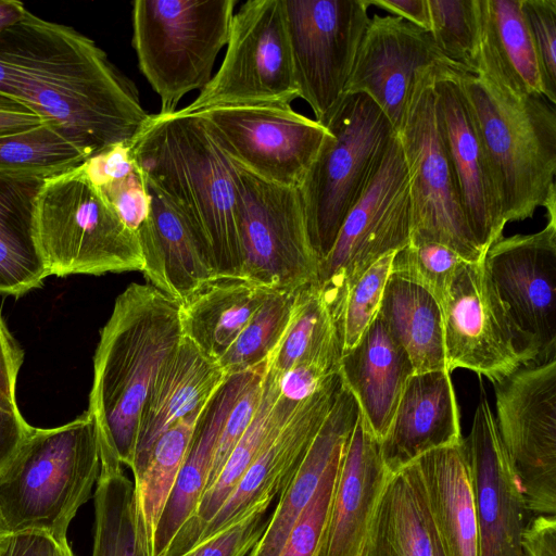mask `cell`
<instances>
[{"label": "cell", "instance_id": "cell-11", "mask_svg": "<svg viewBox=\"0 0 556 556\" xmlns=\"http://www.w3.org/2000/svg\"><path fill=\"white\" fill-rule=\"evenodd\" d=\"M299 98L282 0H249L233 13L226 53L199 96L179 111L283 104Z\"/></svg>", "mask_w": 556, "mask_h": 556}, {"label": "cell", "instance_id": "cell-2", "mask_svg": "<svg viewBox=\"0 0 556 556\" xmlns=\"http://www.w3.org/2000/svg\"><path fill=\"white\" fill-rule=\"evenodd\" d=\"M129 149L142 175L191 228L216 279L241 278L235 165L200 119L179 110L150 114Z\"/></svg>", "mask_w": 556, "mask_h": 556}, {"label": "cell", "instance_id": "cell-23", "mask_svg": "<svg viewBox=\"0 0 556 556\" xmlns=\"http://www.w3.org/2000/svg\"><path fill=\"white\" fill-rule=\"evenodd\" d=\"M463 439L451 372H418L406 383L380 452L387 469L395 473L421 455Z\"/></svg>", "mask_w": 556, "mask_h": 556}, {"label": "cell", "instance_id": "cell-36", "mask_svg": "<svg viewBox=\"0 0 556 556\" xmlns=\"http://www.w3.org/2000/svg\"><path fill=\"white\" fill-rule=\"evenodd\" d=\"M91 556H152L134 481L118 462L101 463Z\"/></svg>", "mask_w": 556, "mask_h": 556}, {"label": "cell", "instance_id": "cell-8", "mask_svg": "<svg viewBox=\"0 0 556 556\" xmlns=\"http://www.w3.org/2000/svg\"><path fill=\"white\" fill-rule=\"evenodd\" d=\"M236 0H136L132 47L140 72L161 99V112L211 80L226 47Z\"/></svg>", "mask_w": 556, "mask_h": 556}, {"label": "cell", "instance_id": "cell-30", "mask_svg": "<svg viewBox=\"0 0 556 556\" xmlns=\"http://www.w3.org/2000/svg\"><path fill=\"white\" fill-rule=\"evenodd\" d=\"M299 403L285 399L278 374L266 366L255 415L238 441L216 480L203 493L195 513L184 523L162 556H181L193 547L203 527L216 514L264 446L292 415Z\"/></svg>", "mask_w": 556, "mask_h": 556}, {"label": "cell", "instance_id": "cell-35", "mask_svg": "<svg viewBox=\"0 0 556 556\" xmlns=\"http://www.w3.org/2000/svg\"><path fill=\"white\" fill-rule=\"evenodd\" d=\"M377 315L407 352L414 374L446 370L441 306L425 288L390 273Z\"/></svg>", "mask_w": 556, "mask_h": 556}, {"label": "cell", "instance_id": "cell-22", "mask_svg": "<svg viewBox=\"0 0 556 556\" xmlns=\"http://www.w3.org/2000/svg\"><path fill=\"white\" fill-rule=\"evenodd\" d=\"M392 473L361 414L338 470L318 556H365L370 523Z\"/></svg>", "mask_w": 556, "mask_h": 556}, {"label": "cell", "instance_id": "cell-45", "mask_svg": "<svg viewBox=\"0 0 556 556\" xmlns=\"http://www.w3.org/2000/svg\"><path fill=\"white\" fill-rule=\"evenodd\" d=\"M343 452L328 466L278 556H318Z\"/></svg>", "mask_w": 556, "mask_h": 556}, {"label": "cell", "instance_id": "cell-4", "mask_svg": "<svg viewBox=\"0 0 556 556\" xmlns=\"http://www.w3.org/2000/svg\"><path fill=\"white\" fill-rule=\"evenodd\" d=\"M507 223L556 198V111L543 96H517L481 72L457 68Z\"/></svg>", "mask_w": 556, "mask_h": 556}, {"label": "cell", "instance_id": "cell-7", "mask_svg": "<svg viewBox=\"0 0 556 556\" xmlns=\"http://www.w3.org/2000/svg\"><path fill=\"white\" fill-rule=\"evenodd\" d=\"M323 125L329 135L298 187L319 263L333 247L345 217L396 132L381 109L364 93L344 94Z\"/></svg>", "mask_w": 556, "mask_h": 556}, {"label": "cell", "instance_id": "cell-52", "mask_svg": "<svg viewBox=\"0 0 556 556\" xmlns=\"http://www.w3.org/2000/svg\"><path fill=\"white\" fill-rule=\"evenodd\" d=\"M525 556H556L555 515H536L522 532Z\"/></svg>", "mask_w": 556, "mask_h": 556}, {"label": "cell", "instance_id": "cell-24", "mask_svg": "<svg viewBox=\"0 0 556 556\" xmlns=\"http://www.w3.org/2000/svg\"><path fill=\"white\" fill-rule=\"evenodd\" d=\"M227 378L216 361L182 336L142 409L130 467L134 481L140 477L156 440L181 418L203 409Z\"/></svg>", "mask_w": 556, "mask_h": 556}, {"label": "cell", "instance_id": "cell-29", "mask_svg": "<svg viewBox=\"0 0 556 556\" xmlns=\"http://www.w3.org/2000/svg\"><path fill=\"white\" fill-rule=\"evenodd\" d=\"M479 46L476 66L517 96H543L538 58L521 0H477Z\"/></svg>", "mask_w": 556, "mask_h": 556}, {"label": "cell", "instance_id": "cell-55", "mask_svg": "<svg viewBox=\"0 0 556 556\" xmlns=\"http://www.w3.org/2000/svg\"><path fill=\"white\" fill-rule=\"evenodd\" d=\"M367 3L369 7L375 5L389 11L393 16L401 17L424 30H430L428 0H367Z\"/></svg>", "mask_w": 556, "mask_h": 556}, {"label": "cell", "instance_id": "cell-33", "mask_svg": "<svg viewBox=\"0 0 556 556\" xmlns=\"http://www.w3.org/2000/svg\"><path fill=\"white\" fill-rule=\"evenodd\" d=\"M43 178L0 176V294L20 296L50 276L36 243L34 202Z\"/></svg>", "mask_w": 556, "mask_h": 556}, {"label": "cell", "instance_id": "cell-21", "mask_svg": "<svg viewBox=\"0 0 556 556\" xmlns=\"http://www.w3.org/2000/svg\"><path fill=\"white\" fill-rule=\"evenodd\" d=\"M342 388V377L338 371L314 394L298 404L203 527L193 547L241 520L261 502L273 501L281 494L299 469Z\"/></svg>", "mask_w": 556, "mask_h": 556}, {"label": "cell", "instance_id": "cell-48", "mask_svg": "<svg viewBox=\"0 0 556 556\" xmlns=\"http://www.w3.org/2000/svg\"><path fill=\"white\" fill-rule=\"evenodd\" d=\"M264 367L265 363L255 370L224 422L215 446L206 489L216 480L228 456L255 415L262 396Z\"/></svg>", "mask_w": 556, "mask_h": 556}, {"label": "cell", "instance_id": "cell-19", "mask_svg": "<svg viewBox=\"0 0 556 556\" xmlns=\"http://www.w3.org/2000/svg\"><path fill=\"white\" fill-rule=\"evenodd\" d=\"M470 467L479 556H525V501L483 389L469 435Z\"/></svg>", "mask_w": 556, "mask_h": 556}, {"label": "cell", "instance_id": "cell-1", "mask_svg": "<svg viewBox=\"0 0 556 556\" xmlns=\"http://www.w3.org/2000/svg\"><path fill=\"white\" fill-rule=\"evenodd\" d=\"M0 97L58 126L91 155L130 142L150 116L135 85L92 39L28 10L0 31Z\"/></svg>", "mask_w": 556, "mask_h": 556}, {"label": "cell", "instance_id": "cell-39", "mask_svg": "<svg viewBox=\"0 0 556 556\" xmlns=\"http://www.w3.org/2000/svg\"><path fill=\"white\" fill-rule=\"evenodd\" d=\"M91 156L58 126L45 122L24 131L0 135V176L48 178Z\"/></svg>", "mask_w": 556, "mask_h": 556}, {"label": "cell", "instance_id": "cell-58", "mask_svg": "<svg viewBox=\"0 0 556 556\" xmlns=\"http://www.w3.org/2000/svg\"><path fill=\"white\" fill-rule=\"evenodd\" d=\"M433 549H434V556H444L440 540L434 531V528H433Z\"/></svg>", "mask_w": 556, "mask_h": 556}, {"label": "cell", "instance_id": "cell-51", "mask_svg": "<svg viewBox=\"0 0 556 556\" xmlns=\"http://www.w3.org/2000/svg\"><path fill=\"white\" fill-rule=\"evenodd\" d=\"M24 352L0 316V396L16 403L15 387Z\"/></svg>", "mask_w": 556, "mask_h": 556}, {"label": "cell", "instance_id": "cell-50", "mask_svg": "<svg viewBox=\"0 0 556 556\" xmlns=\"http://www.w3.org/2000/svg\"><path fill=\"white\" fill-rule=\"evenodd\" d=\"M31 428L22 417L17 403L0 396V475Z\"/></svg>", "mask_w": 556, "mask_h": 556}, {"label": "cell", "instance_id": "cell-47", "mask_svg": "<svg viewBox=\"0 0 556 556\" xmlns=\"http://www.w3.org/2000/svg\"><path fill=\"white\" fill-rule=\"evenodd\" d=\"M273 501L257 504L247 516L181 556H248L262 538Z\"/></svg>", "mask_w": 556, "mask_h": 556}, {"label": "cell", "instance_id": "cell-16", "mask_svg": "<svg viewBox=\"0 0 556 556\" xmlns=\"http://www.w3.org/2000/svg\"><path fill=\"white\" fill-rule=\"evenodd\" d=\"M440 306L448 372L464 368L495 383L534 364L496 293L484 257L460 265Z\"/></svg>", "mask_w": 556, "mask_h": 556}, {"label": "cell", "instance_id": "cell-46", "mask_svg": "<svg viewBox=\"0 0 556 556\" xmlns=\"http://www.w3.org/2000/svg\"><path fill=\"white\" fill-rule=\"evenodd\" d=\"M539 62L544 97L556 103V0H521Z\"/></svg>", "mask_w": 556, "mask_h": 556}, {"label": "cell", "instance_id": "cell-15", "mask_svg": "<svg viewBox=\"0 0 556 556\" xmlns=\"http://www.w3.org/2000/svg\"><path fill=\"white\" fill-rule=\"evenodd\" d=\"M193 115L233 163L287 187L301 185L329 135L291 105L218 106Z\"/></svg>", "mask_w": 556, "mask_h": 556}, {"label": "cell", "instance_id": "cell-27", "mask_svg": "<svg viewBox=\"0 0 556 556\" xmlns=\"http://www.w3.org/2000/svg\"><path fill=\"white\" fill-rule=\"evenodd\" d=\"M255 370L228 377L206 404L157 522L151 542L152 556H162L179 529L195 513L207 485L215 446L224 422Z\"/></svg>", "mask_w": 556, "mask_h": 556}, {"label": "cell", "instance_id": "cell-6", "mask_svg": "<svg viewBox=\"0 0 556 556\" xmlns=\"http://www.w3.org/2000/svg\"><path fill=\"white\" fill-rule=\"evenodd\" d=\"M81 163L46 178L34 202V235L49 274L142 271L137 236Z\"/></svg>", "mask_w": 556, "mask_h": 556}, {"label": "cell", "instance_id": "cell-9", "mask_svg": "<svg viewBox=\"0 0 556 556\" xmlns=\"http://www.w3.org/2000/svg\"><path fill=\"white\" fill-rule=\"evenodd\" d=\"M437 67L424 68L416 75L396 130L410 187L409 241L438 242L466 262H479L485 253L467 224L440 130L434 91Z\"/></svg>", "mask_w": 556, "mask_h": 556}, {"label": "cell", "instance_id": "cell-54", "mask_svg": "<svg viewBox=\"0 0 556 556\" xmlns=\"http://www.w3.org/2000/svg\"><path fill=\"white\" fill-rule=\"evenodd\" d=\"M43 123L45 121L28 108L0 97V135L24 131Z\"/></svg>", "mask_w": 556, "mask_h": 556}, {"label": "cell", "instance_id": "cell-5", "mask_svg": "<svg viewBox=\"0 0 556 556\" xmlns=\"http://www.w3.org/2000/svg\"><path fill=\"white\" fill-rule=\"evenodd\" d=\"M100 468L97 427L88 410L60 427H33L0 475V510L9 532L38 531L66 542Z\"/></svg>", "mask_w": 556, "mask_h": 556}, {"label": "cell", "instance_id": "cell-13", "mask_svg": "<svg viewBox=\"0 0 556 556\" xmlns=\"http://www.w3.org/2000/svg\"><path fill=\"white\" fill-rule=\"evenodd\" d=\"M496 425L527 511L556 513V358L493 383Z\"/></svg>", "mask_w": 556, "mask_h": 556}, {"label": "cell", "instance_id": "cell-18", "mask_svg": "<svg viewBox=\"0 0 556 556\" xmlns=\"http://www.w3.org/2000/svg\"><path fill=\"white\" fill-rule=\"evenodd\" d=\"M434 91L441 135L453 167L463 211L485 253L506 226L489 159L460 87L457 67L435 70Z\"/></svg>", "mask_w": 556, "mask_h": 556}, {"label": "cell", "instance_id": "cell-41", "mask_svg": "<svg viewBox=\"0 0 556 556\" xmlns=\"http://www.w3.org/2000/svg\"><path fill=\"white\" fill-rule=\"evenodd\" d=\"M294 292H270L218 361L227 377L255 370L279 344L291 317Z\"/></svg>", "mask_w": 556, "mask_h": 556}, {"label": "cell", "instance_id": "cell-17", "mask_svg": "<svg viewBox=\"0 0 556 556\" xmlns=\"http://www.w3.org/2000/svg\"><path fill=\"white\" fill-rule=\"evenodd\" d=\"M484 264L533 363L556 358V218L538 232L501 237Z\"/></svg>", "mask_w": 556, "mask_h": 556}, {"label": "cell", "instance_id": "cell-49", "mask_svg": "<svg viewBox=\"0 0 556 556\" xmlns=\"http://www.w3.org/2000/svg\"><path fill=\"white\" fill-rule=\"evenodd\" d=\"M340 366L302 363L278 375L281 395L293 403H300L314 394L324 382L339 371Z\"/></svg>", "mask_w": 556, "mask_h": 556}, {"label": "cell", "instance_id": "cell-14", "mask_svg": "<svg viewBox=\"0 0 556 556\" xmlns=\"http://www.w3.org/2000/svg\"><path fill=\"white\" fill-rule=\"evenodd\" d=\"M299 98L321 125L344 96L369 22L367 0H282Z\"/></svg>", "mask_w": 556, "mask_h": 556}, {"label": "cell", "instance_id": "cell-53", "mask_svg": "<svg viewBox=\"0 0 556 556\" xmlns=\"http://www.w3.org/2000/svg\"><path fill=\"white\" fill-rule=\"evenodd\" d=\"M56 542L47 533H10L0 541V556H53Z\"/></svg>", "mask_w": 556, "mask_h": 556}, {"label": "cell", "instance_id": "cell-28", "mask_svg": "<svg viewBox=\"0 0 556 556\" xmlns=\"http://www.w3.org/2000/svg\"><path fill=\"white\" fill-rule=\"evenodd\" d=\"M359 408L344 386L317 432L303 462L278 505L269 516L267 527L249 556H278L292 527L315 493L330 463L343 452L356 425Z\"/></svg>", "mask_w": 556, "mask_h": 556}, {"label": "cell", "instance_id": "cell-56", "mask_svg": "<svg viewBox=\"0 0 556 556\" xmlns=\"http://www.w3.org/2000/svg\"><path fill=\"white\" fill-rule=\"evenodd\" d=\"M27 9L17 0H0V31L20 22Z\"/></svg>", "mask_w": 556, "mask_h": 556}, {"label": "cell", "instance_id": "cell-25", "mask_svg": "<svg viewBox=\"0 0 556 556\" xmlns=\"http://www.w3.org/2000/svg\"><path fill=\"white\" fill-rule=\"evenodd\" d=\"M339 372L370 432L381 441L414 367L378 315L357 344L342 353Z\"/></svg>", "mask_w": 556, "mask_h": 556}, {"label": "cell", "instance_id": "cell-26", "mask_svg": "<svg viewBox=\"0 0 556 556\" xmlns=\"http://www.w3.org/2000/svg\"><path fill=\"white\" fill-rule=\"evenodd\" d=\"M444 556H479L472 482L464 439L415 460Z\"/></svg>", "mask_w": 556, "mask_h": 556}, {"label": "cell", "instance_id": "cell-31", "mask_svg": "<svg viewBox=\"0 0 556 556\" xmlns=\"http://www.w3.org/2000/svg\"><path fill=\"white\" fill-rule=\"evenodd\" d=\"M270 292L241 278L215 279L179 302L182 336L218 363Z\"/></svg>", "mask_w": 556, "mask_h": 556}, {"label": "cell", "instance_id": "cell-37", "mask_svg": "<svg viewBox=\"0 0 556 556\" xmlns=\"http://www.w3.org/2000/svg\"><path fill=\"white\" fill-rule=\"evenodd\" d=\"M140 169V168H139ZM157 252L169 296L182 302L216 279L210 261L181 215L144 176Z\"/></svg>", "mask_w": 556, "mask_h": 556}, {"label": "cell", "instance_id": "cell-57", "mask_svg": "<svg viewBox=\"0 0 556 556\" xmlns=\"http://www.w3.org/2000/svg\"><path fill=\"white\" fill-rule=\"evenodd\" d=\"M53 556H75L68 545V542L56 543Z\"/></svg>", "mask_w": 556, "mask_h": 556}, {"label": "cell", "instance_id": "cell-32", "mask_svg": "<svg viewBox=\"0 0 556 556\" xmlns=\"http://www.w3.org/2000/svg\"><path fill=\"white\" fill-rule=\"evenodd\" d=\"M365 556H434L433 523L415 462L387 481L370 523Z\"/></svg>", "mask_w": 556, "mask_h": 556}, {"label": "cell", "instance_id": "cell-12", "mask_svg": "<svg viewBox=\"0 0 556 556\" xmlns=\"http://www.w3.org/2000/svg\"><path fill=\"white\" fill-rule=\"evenodd\" d=\"M233 165L243 252L241 279L275 292H295L317 281L319 260L309 241L299 189Z\"/></svg>", "mask_w": 556, "mask_h": 556}, {"label": "cell", "instance_id": "cell-34", "mask_svg": "<svg viewBox=\"0 0 556 556\" xmlns=\"http://www.w3.org/2000/svg\"><path fill=\"white\" fill-rule=\"evenodd\" d=\"M81 164L123 222L137 236L144 260L142 273L149 285L168 294L154 238L146 181L130 154L129 142L98 152Z\"/></svg>", "mask_w": 556, "mask_h": 556}, {"label": "cell", "instance_id": "cell-38", "mask_svg": "<svg viewBox=\"0 0 556 556\" xmlns=\"http://www.w3.org/2000/svg\"><path fill=\"white\" fill-rule=\"evenodd\" d=\"M342 336L315 282L294 292L288 327L265 364L278 375L302 363L340 366Z\"/></svg>", "mask_w": 556, "mask_h": 556}, {"label": "cell", "instance_id": "cell-40", "mask_svg": "<svg viewBox=\"0 0 556 556\" xmlns=\"http://www.w3.org/2000/svg\"><path fill=\"white\" fill-rule=\"evenodd\" d=\"M204 408L181 418L156 440L140 477L134 481L150 543Z\"/></svg>", "mask_w": 556, "mask_h": 556}, {"label": "cell", "instance_id": "cell-59", "mask_svg": "<svg viewBox=\"0 0 556 556\" xmlns=\"http://www.w3.org/2000/svg\"><path fill=\"white\" fill-rule=\"evenodd\" d=\"M10 532H9V529L7 527V523H5V520L3 518V515L0 510V541L5 538L7 535H9Z\"/></svg>", "mask_w": 556, "mask_h": 556}, {"label": "cell", "instance_id": "cell-10", "mask_svg": "<svg viewBox=\"0 0 556 556\" xmlns=\"http://www.w3.org/2000/svg\"><path fill=\"white\" fill-rule=\"evenodd\" d=\"M412 224L408 173L395 132L333 247L319 263L316 283L340 332L349 291L375 262L409 243Z\"/></svg>", "mask_w": 556, "mask_h": 556}, {"label": "cell", "instance_id": "cell-43", "mask_svg": "<svg viewBox=\"0 0 556 556\" xmlns=\"http://www.w3.org/2000/svg\"><path fill=\"white\" fill-rule=\"evenodd\" d=\"M464 262L460 255L444 244L409 241L395 252L390 273L425 288L440 304Z\"/></svg>", "mask_w": 556, "mask_h": 556}, {"label": "cell", "instance_id": "cell-44", "mask_svg": "<svg viewBox=\"0 0 556 556\" xmlns=\"http://www.w3.org/2000/svg\"><path fill=\"white\" fill-rule=\"evenodd\" d=\"M394 254L391 252L375 262L349 291L341 318L342 353L357 344L376 318Z\"/></svg>", "mask_w": 556, "mask_h": 556}, {"label": "cell", "instance_id": "cell-20", "mask_svg": "<svg viewBox=\"0 0 556 556\" xmlns=\"http://www.w3.org/2000/svg\"><path fill=\"white\" fill-rule=\"evenodd\" d=\"M431 66H455L429 31L393 15L369 18L344 94L364 93L399 129L416 75ZM458 68V67H457Z\"/></svg>", "mask_w": 556, "mask_h": 556}, {"label": "cell", "instance_id": "cell-42", "mask_svg": "<svg viewBox=\"0 0 556 556\" xmlns=\"http://www.w3.org/2000/svg\"><path fill=\"white\" fill-rule=\"evenodd\" d=\"M430 35L441 53L460 70L472 72L479 46L477 0H428Z\"/></svg>", "mask_w": 556, "mask_h": 556}, {"label": "cell", "instance_id": "cell-3", "mask_svg": "<svg viewBox=\"0 0 556 556\" xmlns=\"http://www.w3.org/2000/svg\"><path fill=\"white\" fill-rule=\"evenodd\" d=\"M182 339L179 302L155 287L129 285L115 300L93 357L88 412L101 462L131 467L142 409Z\"/></svg>", "mask_w": 556, "mask_h": 556}]
</instances>
